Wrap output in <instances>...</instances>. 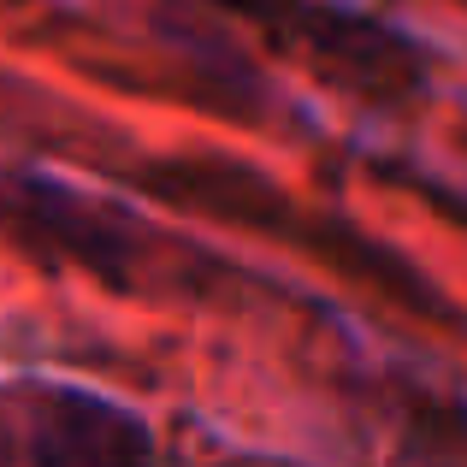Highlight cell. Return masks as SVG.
Returning a JSON list of instances; mask_svg holds the SVG:
<instances>
[{
    "mask_svg": "<svg viewBox=\"0 0 467 467\" xmlns=\"http://www.w3.org/2000/svg\"><path fill=\"white\" fill-rule=\"evenodd\" d=\"M36 467H142V432L89 397H36L30 409Z\"/></svg>",
    "mask_w": 467,
    "mask_h": 467,
    "instance_id": "1",
    "label": "cell"
}]
</instances>
